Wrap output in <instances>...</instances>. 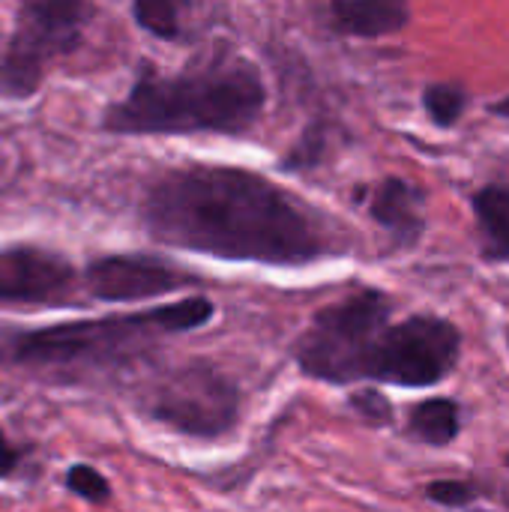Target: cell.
Listing matches in <instances>:
<instances>
[{"label": "cell", "instance_id": "7", "mask_svg": "<svg viewBox=\"0 0 509 512\" xmlns=\"http://www.w3.org/2000/svg\"><path fill=\"white\" fill-rule=\"evenodd\" d=\"M147 411L174 432L216 438L234 426L240 411V393L213 366L189 363L183 369H174L153 387Z\"/></svg>", "mask_w": 509, "mask_h": 512}, {"label": "cell", "instance_id": "16", "mask_svg": "<svg viewBox=\"0 0 509 512\" xmlns=\"http://www.w3.org/2000/svg\"><path fill=\"white\" fill-rule=\"evenodd\" d=\"M66 489L78 498H84L87 504H105L111 498V486L108 480L90 468V465H72L66 474Z\"/></svg>", "mask_w": 509, "mask_h": 512}, {"label": "cell", "instance_id": "6", "mask_svg": "<svg viewBox=\"0 0 509 512\" xmlns=\"http://www.w3.org/2000/svg\"><path fill=\"white\" fill-rule=\"evenodd\" d=\"M459 348L462 336L444 318L417 315L402 324H390L369 360L366 381L432 387L456 369Z\"/></svg>", "mask_w": 509, "mask_h": 512}, {"label": "cell", "instance_id": "12", "mask_svg": "<svg viewBox=\"0 0 509 512\" xmlns=\"http://www.w3.org/2000/svg\"><path fill=\"white\" fill-rule=\"evenodd\" d=\"M477 225L483 231V252L492 261L509 264V189L486 186L474 195Z\"/></svg>", "mask_w": 509, "mask_h": 512}, {"label": "cell", "instance_id": "9", "mask_svg": "<svg viewBox=\"0 0 509 512\" xmlns=\"http://www.w3.org/2000/svg\"><path fill=\"white\" fill-rule=\"evenodd\" d=\"M189 276L171 270L159 258L147 255H108L87 267V288L96 300L132 303L177 291Z\"/></svg>", "mask_w": 509, "mask_h": 512}, {"label": "cell", "instance_id": "17", "mask_svg": "<svg viewBox=\"0 0 509 512\" xmlns=\"http://www.w3.org/2000/svg\"><path fill=\"white\" fill-rule=\"evenodd\" d=\"M426 495L441 504V507H450V510H459V507H468L477 501V489L471 483H462V480H441V483H432L426 489Z\"/></svg>", "mask_w": 509, "mask_h": 512}, {"label": "cell", "instance_id": "20", "mask_svg": "<svg viewBox=\"0 0 509 512\" xmlns=\"http://www.w3.org/2000/svg\"><path fill=\"white\" fill-rule=\"evenodd\" d=\"M492 111H495V114H504V117H509V96H507V99H504V102L492 105Z\"/></svg>", "mask_w": 509, "mask_h": 512}, {"label": "cell", "instance_id": "11", "mask_svg": "<svg viewBox=\"0 0 509 512\" xmlns=\"http://www.w3.org/2000/svg\"><path fill=\"white\" fill-rule=\"evenodd\" d=\"M369 213L396 240H414L423 231V195L405 180H384L369 198Z\"/></svg>", "mask_w": 509, "mask_h": 512}, {"label": "cell", "instance_id": "19", "mask_svg": "<svg viewBox=\"0 0 509 512\" xmlns=\"http://www.w3.org/2000/svg\"><path fill=\"white\" fill-rule=\"evenodd\" d=\"M18 468V450L9 444V438L0 429V480H6Z\"/></svg>", "mask_w": 509, "mask_h": 512}, {"label": "cell", "instance_id": "2", "mask_svg": "<svg viewBox=\"0 0 509 512\" xmlns=\"http://www.w3.org/2000/svg\"><path fill=\"white\" fill-rule=\"evenodd\" d=\"M264 99V81L246 57L213 51L177 75L147 66L129 93L108 105L102 129L114 135H240L261 117Z\"/></svg>", "mask_w": 509, "mask_h": 512}, {"label": "cell", "instance_id": "1", "mask_svg": "<svg viewBox=\"0 0 509 512\" xmlns=\"http://www.w3.org/2000/svg\"><path fill=\"white\" fill-rule=\"evenodd\" d=\"M150 234L174 249L225 261L306 264L336 252L333 234L273 180L228 165L162 174L144 201Z\"/></svg>", "mask_w": 509, "mask_h": 512}, {"label": "cell", "instance_id": "14", "mask_svg": "<svg viewBox=\"0 0 509 512\" xmlns=\"http://www.w3.org/2000/svg\"><path fill=\"white\" fill-rule=\"evenodd\" d=\"M180 3H168V0H138L132 6L135 21L159 36V39H177L180 36Z\"/></svg>", "mask_w": 509, "mask_h": 512}, {"label": "cell", "instance_id": "15", "mask_svg": "<svg viewBox=\"0 0 509 512\" xmlns=\"http://www.w3.org/2000/svg\"><path fill=\"white\" fill-rule=\"evenodd\" d=\"M423 105L438 126H453L465 111V90L456 84H432L426 87Z\"/></svg>", "mask_w": 509, "mask_h": 512}, {"label": "cell", "instance_id": "4", "mask_svg": "<svg viewBox=\"0 0 509 512\" xmlns=\"http://www.w3.org/2000/svg\"><path fill=\"white\" fill-rule=\"evenodd\" d=\"M387 327L390 300L381 291L351 294L312 318L309 330L297 342L300 369L333 384L363 381Z\"/></svg>", "mask_w": 509, "mask_h": 512}, {"label": "cell", "instance_id": "5", "mask_svg": "<svg viewBox=\"0 0 509 512\" xmlns=\"http://www.w3.org/2000/svg\"><path fill=\"white\" fill-rule=\"evenodd\" d=\"M90 15L93 6L81 0L21 3L15 33L0 60V99L33 96L48 63L75 51Z\"/></svg>", "mask_w": 509, "mask_h": 512}, {"label": "cell", "instance_id": "3", "mask_svg": "<svg viewBox=\"0 0 509 512\" xmlns=\"http://www.w3.org/2000/svg\"><path fill=\"white\" fill-rule=\"evenodd\" d=\"M213 303L204 297H189L171 306L147 309L138 315L96 318V321H66L54 327H42L24 333L12 354L18 363L33 366H84V363H108L141 351L159 336L183 333L207 324L213 318Z\"/></svg>", "mask_w": 509, "mask_h": 512}, {"label": "cell", "instance_id": "8", "mask_svg": "<svg viewBox=\"0 0 509 512\" xmlns=\"http://www.w3.org/2000/svg\"><path fill=\"white\" fill-rule=\"evenodd\" d=\"M75 273L66 258L36 249L15 246L0 252V303L60 306L72 297Z\"/></svg>", "mask_w": 509, "mask_h": 512}, {"label": "cell", "instance_id": "10", "mask_svg": "<svg viewBox=\"0 0 509 512\" xmlns=\"http://www.w3.org/2000/svg\"><path fill=\"white\" fill-rule=\"evenodd\" d=\"M330 24L348 36H387L411 21V9L399 0H336L330 3Z\"/></svg>", "mask_w": 509, "mask_h": 512}, {"label": "cell", "instance_id": "13", "mask_svg": "<svg viewBox=\"0 0 509 512\" xmlns=\"http://www.w3.org/2000/svg\"><path fill=\"white\" fill-rule=\"evenodd\" d=\"M408 429L417 441L444 447L459 435V408L450 399H429L414 408Z\"/></svg>", "mask_w": 509, "mask_h": 512}, {"label": "cell", "instance_id": "21", "mask_svg": "<svg viewBox=\"0 0 509 512\" xmlns=\"http://www.w3.org/2000/svg\"><path fill=\"white\" fill-rule=\"evenodd\" d=\"M507 465H509V456H507Z\"/></svg>", "mask_w": 509, "mask_h": 512}, {"label": "cell", "instance_id": "22", "mask_svg": "<svg viewBox=\"0 0 509 512\" xmlns=\"http://www.w3.org/2000/svg\"><path fill=\"white\" fill-rule=\"evenodd\" d=\"M507 342H509V336H507Z\"/></svg>", "mask_w": 509, "mask_h": 512}, {"label": "cell", "instance_id": "18", "mask_svg": "<svg viewBox=\"0 0 509 512\" xmlns=\"http://www.w3.org/2000/svg\"><path fill=\"white\" fill-rule=\"evenodd\" d=\"M354 405L369 420H390V402L381 393H375V390H363L360 396H354Z\"/></svg>", "mask_w": 509, "mask_h": 512}]
</instances>
